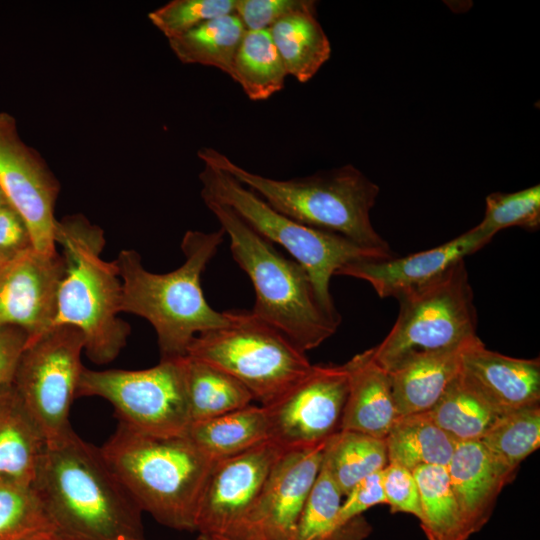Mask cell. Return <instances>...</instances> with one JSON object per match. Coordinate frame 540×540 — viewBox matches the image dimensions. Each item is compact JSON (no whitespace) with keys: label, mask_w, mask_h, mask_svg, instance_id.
Wrapping results in <instances>:
<instances>
[{"label":"cell","mask_w":540,"mask_h":540,"mask_svg":"<svg viewBox=\"0 0 540 540\" xmlns=\"http://www.w3.org/2000/svg\"><path fill=\"white\" fill-rule=\"evenodd\" d=\"M33 486L63 540H146L142 510L75 431L47 444Z\"/></svg>","instance_id":"6da1fadb"},{"label":"cell","mask_w":540,"mask_h":540,"mask_svg":"<svg viewBox=\"0 0 540 540\" xmlns=\"http://www.w3.org/2000/svg\"><path fill=\"white\" fill-rule=\"evenodd\" d=\"M224 235L222 228L210 233L187 231L181 243L184 263L165 274L146 270L135 250H122L115 260L122 284L121 312L150 322L161 359L186 356L195 336L237 319L238 311L220 312L212 308L200 283L201 274Z\"/></svg>","instance_id":"7a4b0ae2"},{"label":"cell","mask_w":540,"mask_h":540,"mask_svg":"<svg viewBox=\"0 0 540 540\" xmlns=\"http://www.w3.org/2000/svg\"><path fill=\"white\" fill-rule=\"evenodd\" d=\"M100 450L142 512L166 527L195 531L198 503L216 460L186 435H151L122 423Z\"/></svg>","instance_id":"3957f363"},{"label":"cell","mask_w":540,"mask_h":540,"mask_svg":"<svg viewBox=\"0 0 540 540\" xmlns=\"http://www.w3.org/2000/svg\"><path fill=\"white\" fill-rule=\"evenodd\" d=\"M197 155L204 165L228 173L298 223L341 235L366 248L392 252L370 219L379 187L352 164L278 180L250 172L211 147L199 149Z\"/></svg>","instance_id":"277c9868"},{"label":"cell","mask_w":540,"mask_h":540,"mask_svg":"<svg viewBox=\"0 0 540 540\" xmlns=\"http://www.w3.org/2000/svg\"><path fill=\"white\" fill-rule=\"evenodd\" d=\"M203 201L229 236L232 256L252 282L251 314L303 352L331 337L341 320L323 308L306 270L280 254L230 207L212 199Z\"/></svg>","instance_id":"5b68a950"},{"label":"cell","mask_w":540,"mask_h":540,"mask_svg":"<svg viewBox=\"0 0 540 540\" xmlns=\"http://www.w3.org/2000/svg\"><path fill=\"white\" fill-rule=\"evenodd\" d=\"M55 241L62 248L65 273L52 327H76L88 358L109 363L126 345L131 329L118 317L122 284L117 264L101 257L104 232L83 215H71L57 221Z\"/></svg>","instance_id":"8992f818"},{"label":"cell","mask_w":540,"mask_h":540,"mask_svg":"<svg viewBox=\"0 0 540 540\" xmlns=\"http://www.w3.org/2000/svg\"><path fill=\"white\" fill-rule=\"evenodd\" d=\"M202 199L230 207L254 231L290 253L308 273L316 295L332 317L341 320L330 294V280L346 264L388 259L393 252L366 248L335 233L315 229L279 213L234 177L204 165L199 174Z\"/></svg>","instance_id":"52a82bcc"},{"label":"cell","mask_w":540,"mask_h":540,"mask_svg":"<svg viewBox=\"0 0 540 540\" xmlns=\"http://www.w3.org/2000/svg\"><path fill=\"white\" fill-rule=\"evenodd\" d=\"M397 300L393 327L372 348L375 361L387 372L412 354L459 348L477 337V313L464 260Z\"/></svg>","instance_id":"ba28073f"},{"label":"cell","mask_w":540,"mask_h":540,"mask_svg":"<svg viewBox=\"0 0 540 540\" xmlns=\"http://www.w3.org/2000/svg\"><path fill=\"white\" fill-rule=\"evenodd\" d=\"M186 356L233 376L263 406L285 394L313 367L305 352L250 311H238L232 324L195 336Z\"/></svg>","instance_id":"9c48e42d"},{"label":"cell","mask_w":540,"mask_h":540,"mask_svg":"<svg viewBox=\"0 0 540 540\" xmlns=\"http://www.w3.org/2000/svg\"><path fill=\"white\" fill-rule=\"evenodd\" d=\"M184 357L161 359L159 364L143 370L84 368L76 397L97 396L107 400L120 423L139 432L185 435L191 419Z\"/></svg>","instance_id":"30bf717a"},{"label":"cell","mask_w":540,"mask_h":540,"mask_svg":"<svg viewBox=\"0 0 540 540\" xmlns=\"http://www.w3.org/2000/svg\"><path fill=\"white\" fill-rule=\"evenodd\" d=\"M82 333L70 325H57L28 342L12 386L41 429L47 444L74 431L70 409L83 369Z\"/></svg>","instance_id":"8fae6325"},{"label":"cell","mask_w":540,"mask_h":540,"mask_svg":"<svg viewBox=\"0 0 540 540\" xmlns=\"http://www.w3.org/2000/svg\"><path fill=\"white\" fill-rule=\"evenodd\" d=\"M348 394L343 365H313L311 371L265 408L269 440L284 450L313 447L340 430Z\"/></svg>","instance_id":"7c38bea8"},{"label":"cell","mask_w":540,"mask_h":540,"mask_svg":"<svg viewBox=\"0 0 540 540\" xmlns=\"http://www.w3.org/2000/svg\"><path fill=\"white\" fill-rule=\"evenodd\" d=\"M0 189L24 221L32 247L57 252L55 202L60 185L42 157L20 138L15 119L0 112Z\"/></svg>","instance_id":"4fadbf2b"},{"label":"cell","mask_w":540,"mask_h":540,"mask_svg":"<svg viewBox=\"0 0 540 540\" xmlns=\"http://www.w3.org/2000/svg\"><path fill=\"white\" fill-rule=\"evenodd\" d=\"M325 444L285 450L249 511L223 536L234 540H294L322 465Z\"/></svg>","instance_id":"5bb4252c"},{"label":"cell","mask_w":540,"mask_h":540,"mask_svg":"<svg viewBox=\"0 0 540 540\" xmlns=\"http://www.w3.org/2000/svg\"><path fill=\"white\" fill-rule=\"evenodd\" d=\"M284 451L267 440L239 454L216 460L198 503L195 531L226 535L249 511Z\"/></svg>","instance_id":"9a60e30c"},{"label":"cell","mask_w":540,"mask_h":540,"mask_svg":"<svg viewBox=\"0 0 540 540\" xmlns=\"http://www.w3.org/2000/svg\"><path fill=\"white\" fill-rule=\"evenodd\" d=\"M64 273L58 251L44 254L31 246L16 254L0 273V326L23 329L28 342L47 332L56 316Z\"/></svg>","instance_id":"2e32d148"},{"label":"cell","mask_w":540,"mask_h":540,"mask_svg":"<svg viewBox=\"0 0 540 540\" xmlns=\"http://www.w3.org/2000/svg\"><path fill=\"white\" fill-rule=\"evenodd\" d=\"M491 239L476 227L437 247L388 259L350 262L336 272L368 282L381 298L394 297L421 287L478 251Z\"/></svg>","instance_id":"e0dca14e"},{"label":"cell","mask_w":540,"mask_h":540,"mask_svg":"<svg viewBox=\"0 0 540 540\" xmlns=\"http://www.w3.org/2000/svg\"><path fill=\"white\" fill-rule=\"evenodd\" d=\"M459 374L500 416L540 403V360L489 350L478 336L463 348Z\"/></svg>","instance_id":"ac0fdd59"},{"label":"cell","mask_w":540,"mask_h":540,"mask_svg":"<svg viewBox=\"0 0 540 540\" xmlns=\"http://www.w3.org/2000/svg\"><path fill=\"white\" fill-rule=\"evenodd\" d=\"M446 468L471 536L488 521L498 495L516 471L498 460L480 441L458 442Z\"/></svg>","instance_id":"d6986e66"},{"label":"cell","mask_w":540,"mask_h":540,"mask_svg":"<svg viewBox=\"0 0 540 540\" xmlns=\"http://www.w3.org/2000/svg\"><path fill=\"white\" fill-rule=\"evenodd\" d=\"M348 394L340 430L385 439L398 418L389 373L374 359L372 348L344 364Z\"/></svg>","instance_id":"ffe728a7"},{"label":"cell","mask_w":540,"mask_h":540,"mask_svg":"<svg viewBox=\"0 0 540 540\" xmlns=\"http://www.w3.org/2000/svg\"><path fill=\"white\" fill-rule=\"evenodd\" d=\"M465 345L412 354L388 372L398 417L425 413L435 406L459 373Z\"/></svg>","instance_id":"44dd1931"},{"label":"cell","mask_w":540,"mask_h":540,"mask_svg":"<svg viewBox=\"0 0 540 540\" xmlns=\"http://www.w3.org/2000/svg\"><path fill=\"white\" fill-rule=\"evenodd\" d=\"M47 441L12 384L0 389V477L33 484Z\"/></svg>","instance_id":"7402d4cb"},{"label":"cell","mask_w":540,"mask_h":540,"mask_svg":"<svg viewBox=\"0 0 540 540\" xmlns=\"http://www.w3.org/2000/svg\"><path fill=\"white\" fill-rule=\"evenodd\" d=\"M317 9L291 13L268 28L288 76L306 83L331 56L330 41Z\"/></svg>","instance_id":"603a6c76"},{"label":"cell","mask_w":540,"mask_h":540,"mask_svg":"<svg viewBox=\"0 0 540 540\" xmlns=\"http://www.w3.org/2000/svg\"><path fill=\"white\" fill-rule=\"evenodd\" d=\"M185 435L214 460L230 457L269 440L267 410L263 405L250 404L192 422Z\"/></svg>","instance_id":"cb8c5ba5"},{"label":"cell","mask_w":540,"mask_h":540,"mask_svg":"<svg viewBox=\"0 0 540 540\" xmlns=\"http://www.w3.org/2000/svg\"><path fill=\"white\" fill-rule=\"evenodd\" d=\"M388 463L411 471L420 466H444L457 442L427 412L399 416L385 437Z\"/></svg>","instance_id":"d4e9b609"},{"label":"cell","mask_w":540,"mask_h":540,"mask_svg":"<svg viewBox=\"0 0 540 540\" xmlns=\"http://www.w3.org/2000/svg\"><path fill=\"white\" fill-rule=\"evenodd\" d=\"M185 383L191 423L251 404L248 389L233 376L204 361L185 356Z\"/></svg>","instance_id":"484cf974"},{"label":"cell","mask_w":540,"mask_h":540,"mask_svg":"<svg viewBox=\"0 0 540 540\" xmlns=\"http://www.w3.org/2000/svg\"><path fill=\"white\" fill-rule=\"evenodd\" d=\"M229 76L252 101L266 100L283 89L288 74L268 29L245 31Z\"/></svg>","instance_id":"4316f807"},{"label":"cell","mask_w":540,"mask_h":540,"mask_svg":"<svg viewBox=\"0 0 540 540\" xmlns=\"http://www.w3.org/2000/svg\"><path fill=\"white\" fill-rule=\"evenodd\" d=\"M245 31L232 13L210 19L168 42L180 62L211 66L229 75Z\"/></svg>","instance_id":"83f0119b"},{"label":"cell","mask_w":540,"mask_h":540,"mask_svg":"<svg viewBox=\"0 0 540 540\" xmlns=\"http://www.w3.org/2000/svg\"><path fill=\"white\" fill-rule=\"evenodd\" d=\"M343 496L322 463L299 518L294 540H362L367 536L369 526L361 516L344 527L338 526Z\"/></svg>","instance_id":"f1b7e54d"},{"label":"cell","mask_w":540,"mask_h":540,"mask_svg":"<svg viewBox=\"0 0 540 540\" xmlns=\"http://www.w3.org/2000/svg\"><path fill=\"white\" fill-rule=\"evenodd\" d=\"M322 463L345 497L362 479L386 467L385 439L339 430L327 440Z\"/></svg>","instance_id":"f546056e"},{"label":"cell","mask_w":540,"mask_h":540,"mask_svg":"<svg viewBox=\"0 0 540 540\" xmlns=\"http://www.w3.org/2000/svg\"><path fill=\"white\" fill-rule=\"evenodd\" d=\"M413 473L420 492V522L428 540H467L470 535L452 491L447 468L420 466Z\"/></svg>","instance_id":"4dcf8cb0"},{"label":"cell","mask_w":540,"mask_h":540,"mask_svg":"<svg viewBox=\"0 0 540 540\" xmlns=\"http://www.w3.org/2000/svg\"><path fill=\"white\" fill-rule=\"evenodd\" d=\"M427 413L457 443L479 441L501 417L459 373Z\"/></svg>","instance_id":"1f68e13d"},{"label":"cell","mask_w":540,"mask_h":540,"mask_svg":"<svg viewBox=\"0 0 540 540\" xmlns=\"http://www.w3.org/2000/svg\"><path fill=\"white\" fill-rule=\"evenodd\" d=\"M55 533L33 484L0 477V540H30Z\"/></svg>","instance_id":"d6a6232c"},{"label":"cell","mask_w":540,"mask_h":540,"mask_svg":"<svg viewBox=\"0 0 540 540\" xmlns=\"http://www.w3.org/2000/svg\"><path fill=\"white\" fill-rule=\"evenodd\" d=\"M479 441L498 460L516 471L540 446V405L501 416Z\"/></svg>","instance_id":"836d02e7"},{"label":"cell","mask_w":540,"mask_h":540,"mask_svg":"<svg viewBox=\"0 0 540 540\" xmlns=\"http://www.w3.org/2000/svg\"><path fill=\"white\" fill-rule=\"evenodd\" d=\"M540 225V186L513 193L494 192L486 197L483 220L475 226L489 239L500 230L518 226L536 230Z\"/></svg>","instance_id":"e575fe53"},{"label":"cell","mask_w":540,"mask_h":540,"mask_svg":"<svg viewBox=\"0 0 540 540\" xmlns=\"http://www.w3.org/2000/svg\"><path fill=\"white\" fill-rule=\"evenodd\" d=\"M236 0H173L148 14L150 22L169 40L198 25L234 13Z\"/></svg>","instance_id":"d590c367"},{"label":"cell","mask_w":540,"mask_h":540,"mask_svg":"<svg viewBox=\"0 0 540 540\" xmlns=\"http://www.w3.org/2000/svg\"><path fill=\"white\" fill-rule=\"evenodd\" d=\"M312 9H317L313 0H236L234 13L246 30H263L291 13Z\"/></svg>","instance_id":"8d00e7d4"},{"label":"cell","mask_w":540,"mask_h":540,"mask_svg":"<svg viewBox=\"0 0 540 540\" xmlns=\"http://www.w3.org/2000/svg\"><path fill=\"white\" fill-rule=\"evenodd\" d=\"M381 480L386 504L391 512L409 513L420 520L421 499L413 471L388 463L381 471Z\"/></svg>","instance_id":"74e56055"},{"label":"cell","mask_w":540,"mask_h":540,"mask_svg":"<svg viewBox=\"0 0 540 540\" xmlns=\"http://www.w3.org/2000/svg\"><path fill=\"white\" fill-rule=\"evenodd\" d=\"M381 471L362 479L345 496L337 517L339 527H344L355 518L360 517L364 511L372 506L386 504Z\"/></svg>","instance_id":"f35d334b"},{"label":"cell","mask_w":540,"mask_h":540,"mask_svg":"<svg viewBox=\"0 0 540 540\" xmlns=\"http://www.w3.org/2000/svg\"><path fill=\"white\" fill-rule=\"evenodd\" d=\"M29 340L21 328L11 325L0 326V389L11 385Z\"/></svg>","instance_id":"ab89813d"},{"label":"cell","mask_w":540,"mask_h":540,"mask_svg":"<svg viewBox=\"0 0 540 540\" xmlns=\"http://www.w3.org/2000/svg\"><path fill=\"white\" fill-rule=\"evenodd\" d=\"M28 229L20 215L9 205L0 207V252L16 255L31 247Z\"/></svg>","instance_id":"60d3db41"},{"label":"cell","mask_w":540,"mask_h":540,"mask_svg":"<svg viewBox=\"0 0 540 540\" xmlns=\"http://www.w3.org/2000/svg\"><path fill=\"white\" fill-rule=\"evenodd\" d=\"M196 540H234L219 534H198Z\"/></svg>","instance_id":"b9f144b4"},{"label":"cell","mask_w":540,"mask_h":540,"mask_svg":"<svg viewBox=\"0 0 540 540\" xmlns=\"http://www.w3.org/2000/svg\"><path fill=\"white\" fill-rule=\"evenodd\" d=\"M15 255H10L4 252H0V273L6 264L14 257Z\"/></svg>","instance_id":"7bdbcfd3"},{"label":"cell","mask_w":540,"mask_h":540,"mask_svg":"<svg viewBox=\"0 0 540 540\" xmlns=\"http://www.w3.org/2000/svg\"><path fill=\"white\" fill-rule=\"evenodd\" d=\"M30 540H59V539H58L56 533H51V534L36 537V538L30 539Z\"/></svg>","instance_id":"ee69618b"},{"label":"cell","mask_w":540,"mask_h":540,"mask_svg":"<svg viewBox=\"0 0 540 540\" xmlns=\"http://www.w3.org/2000/svg\"><path fill=\"white\" fill-rule=\"evenodd\" d=\"M8 204L3 192L1 191L0 189V207L3 206V205H6Z\"/></svg>","instance_id":"f6af8a7d"},{"label":"cell","mask_w":540,"mask_h":540,"mask_svg":"<svg viewBox=\"0 0 540 540\" xmlns=\"http://www.w3.org/2000/svg\"><path fill=\"white\" fill-rule=\"evenodd\" d=\"M56 535H57V534H56ZM57 537H58V539H59V540H63V539H62V538H60V537H59L58 535H57Z\"/></svg>","instance_id":"bcb514c9"}]
</instances>
